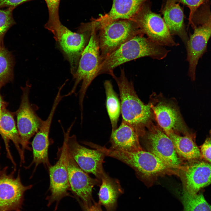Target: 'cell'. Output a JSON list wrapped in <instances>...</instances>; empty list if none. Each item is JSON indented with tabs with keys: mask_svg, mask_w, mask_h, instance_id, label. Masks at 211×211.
<instances>
[{
	"mask_svg": "<svg viewBox=\"0 0 211 211\" xmlns=\"http://www.w3.org/2000/svg\"><path fill=\"white\" fill-rule=\"evenodd\" d=\"M207 19L205 20V21L207 22L211 26V16H209Z\"/></svg>",
	"mask_w": 211,
	"mask_h": 211,
	"instance_id": "obj_34",
	"label": "cell"
},
{
	"mask_svg": "<svg viewBox=\"0 0 211 211\" xmlns=\"http://www.w3.org/2000/svg\"><path fill=\"white\" fill-rule=\"evenodd\" d=\"M139 135L131 126L122 121L120 126L112 130L110 149L117 151L132 152L142 149Z\"/></svg>",
	"mask_w": 211,
	"mask_h": 211,
	"instance_id": "obj_20",
	"label": "cell"
},
{
	"mask_svg": "<svg viewBox=\"0 0 211 211\" xmlns=\"http://www.w3.org/2000/svg\"><path fill=\"white\" fill-rule=\"evenodd\" d=\"M89 40L83 50L77 70L73 75L75 80L71 91L66 97L74 93L79 83L82 82L79 91V103L82 114L83 102L87 89L93 80L99 75V68L101 63L99 42L97 30L94 27H91Z\"/></svg>",
	"mask_w": 211,
	"mask_h": 211,
	"instance_id": "obj_4",
	"label": "cell"
},
{
	"mask_svg": "<svg viewBox=\"0 0 211 211\" xmlns=\"http://www.w3.org/2000/svg\"><path fill=\"white\" fill-rule=\"evenodd\" d=\"M5 168L0 172V211H21L25 192L32 185L24 186L22 183L18 171L17 177L10 174Z\"/></svg>",
	"mask_w": 211,
	"mask_h": 211,
	"instance_id": "obj_9",
	"label": "cell"
},
{
	"mask_svg": "<svg viewBox=\"0 0 211 211\" xmlns=\"http://www.w3.org/2000/svg\"><path fill=\"white\" fill-rule=\"evenodd\" d=\"M188 162L181 169L183 190L195 194L211 184V164L203 159Z\"/></svg>",
	"mask_w": 211,
	"mask_h": 211,
	"instance_id": "obj_13",
	"label": "cell"
},
{
	"mask_svg": "<svg viewBox=\"0 0 211 211\" xmlns=\"http://www.w3.org/2000/svg\"><path fill=\"white\" fill-rule=\"evenodd\" d=\"M31 87V85L28 81L24 87H21L22 94L21 103L19 108L14 113L21 140V149L24 153L25 149L31 150L28 145L29 140L39 130L44 121L37 115L35 108L29 101Z\"/></svg>",
	"mask_w": 211,
	"mask_h": 211,
	"instance_id": "obj_8",
	"label": "cell"
},
{
	"mask_svg": "<svg viewBox=\"0 0 211 211\" xmlns=\"http://www.w3.org/2000/svg\"><path fill=\"white\" fill-rule=\"evenodd\" d=\"M157 121L166 134L178 131L185 135L191 133L184 123L178 110L168 103L160 102L152 106ZM176 133V132H175Z\"/></svg>",
	"mask_w": 211,
	"mask_h": 211,
	"instance_id": "obj_17",
	"label": "cell"
},
{
	"mask_svg": "<svg viewBox=\"0 0 211 211\" xmlns=\"http://www.w3.org/2000/svg\"><path fill=\"white\" fill-rule=\"evenodd\" d=\"M98 35L102 61L122 44L135 36L144 35L133 20H119L99 27Z\"/></svg>",
	"mask_w": 211,
	"mask_h": 211,
	"instance_id": "obj_5",
	"label": "cell"
},
{
	"mask_svg": "<svg viewBox=\"0 0 211 211\" xmlns=\"http://www.w3.org/2000/svg\"><path fill=\"white\" fill-rule=\"evenodd\" d=\"M200 150L203 158L211 164V129L209 136L201 146Z\"/></svg>",
	"mask_w": 211,
	"mask_h": 211,
	"instance_id": "obj_29",
	"label": "cell"
},
{
	"mask_svg": "<svg viewBox=\"0 0 211 211\" xmlns=\"http://www.w3.org/2000/svg\"><path fill=\"white\" fill-rule=\"evenodd\" d=\"M193 27L194 32L190 35L186 46L187 59L189 64L188 74L192 81L195 79L198 62L205 50L211 36V26L205 21L201 25Z\"/></svg>",
	"mask_w": 211,
	"mask_h": 211,
	"instance_id": "obj_15",
	"label": "cell"
},
{
	"mask_svg": "<svg viewBox=\"0 0 211 211\" xmlns=\"http://www.w3.org/2000/svg\"><path fill=\"white\" fill-rule=\"evenodd\" d=\"M67 144L69 153L80 167L86 173L93 174L101 181L106 173L103 166L105 155L98 150L81 145L75 135L69 136Z\"/></svg>",
	"mask_w": 211,
	"mask_h": 211,
	"instance_id": "obj_10",
	"label": "cell"
},
{
	"mask_svg": "<svg viewBox=\"0 0 211 211\" xmlns=\"http://www.w3.org/2000/svg\"><path fill=\"white\" fill-rule=\"evenodd\" d=\"M98 193L99 203L103 205L107 211H114L119 196L123 193L119 181L112 178L106 173L101 179Z\"/></svg>",
	"mask_w": 211,
	"mask_h": 211,
	"instance_id": "obj_23",
	"label": "cell"
},
{
	"mask_svg": "<svg viewBox=\"0 0 211 211\" xmlns=\"http://www.w3.org/2000/svg\"><path fill=\"white\" fill-rule=\"evenodd\" d=\"M14 8L9 7L5 10L0 9V46H4V38L9 29L15 23L12 15Z\"/></svg>",
	"mask_w": 211,
	"mask_h": 211,
	"instance_id": "obj_28",
	"label": "cell"
},
{
	"mask_svg": "<svg viewBox=\"0 0 211 211\" xmlns=\"http://www.w3.org/2000/svg\"><path fill=\"white\" fill-rule=\"evenodd\" d=\"M58 41L60 47L69 61L71 73L76 72L81 54L89 40L91 30H79V33L72 31L62 24Z\"/></svg>",
	"mask_w": 211,
	"mask_h": 211,
	"instance_id": "obj_12",
	"label": "cell"
},
{
	"mask_svg": "<svg viewBox=\"0 0 211 211\" xmlns=\"http://www.w3.org/2000/svg\"><path fill=\"white\" fill-rule=\"evenodd\" d=\"M131 19L136 22L144 35L154 42L164 46L179 45L173 39L164 19L152 12L145 3Z\"/></svg>",
	"mask_w": 211,
	"mask_h": 211,
	"instance_id": "obj_7",
	"label": "cell"
},
{
	"mask_svg": "<svg viewBox=\"0 0 211 211\" xmlns=\"http://www.w3.org/2000/svg\"><path fill=\"white\" fill-rule=\"evenodd\" d=\"M146 142L148 151L174 167L182 168L181 159L175 149L173 142L166 133L153 128L147 134Z\"/></svg>",
	"mask_w": 211,
	"mask_h": 211,
	"instance_id": "obj_14",
	"label": "cell"
},
{
	"mask_svg": "<svg viewBox=\"0 0 211 211\" xmlns=\"http://www.w3.org/2000/svg\"><path fill=\"white\" fill-rule=\"evenodd\" d=\"M14 60L4 46H0V83L3 86L13 79Z\"/></svg>",
	"mask_w": 211,
	"mask_h": 211,
	"instance_id": "obj_26",
	"label": "cell"
},
{
	"mask_svg": "<svg viewBox=\"0 0 211 211\" xmlns=\"http://www.w3.org/2000/svg\"><path fill=\"white\" fill-rule=\"evenodd\" d=\"M72 125L65 132L63 130L64 139L59 158L56 164L48 168L50 178L49 189L50 195L47 197V206L55 202L56 210L60 200L63 198L71 196L68 191L70 189L67 169V157L68 152L67 141Z\"/></svg>",
	"mask_w": 211,
	"mask_h": 211,
	"instance_id": "obj_6",
	"label": "cell"
},
{
	"mask_svg": "<svg viewBox=\"0 0 211 211\" xmlns=\"http://www.w3.org/2000/svg\"><path fill=\"white\" fill-rule=\"evenodd\" d=\"M164 20L171 35H177L186 45L189 38L184 23L183 11L174 0H167L163 12Z\"/></svg>",
	"mask_w": 211,
	"mask_h": 211,
	"instance_id": "obj_21",
	"label": "cell"
},
{
	"mask_svg": "<svg viewBox=\"0 0 211 211\" xmlns=\"http://www.w3.org/2000/svg\"><path fill=\"white\" fill-rule=\"evenodd\" d=\"M14 113L6 108L2 111L0 118V135L4 140L6 149L7 157L16 166L9 149V142L12 141L19 153L21 162H24V153L22 151L21 146V140L16 126L14 118Z\"/></svg>",
	"mask_w": 211,
	"mask_h": 211,
	"instance_id": "obj_19",
	"label": "cell"
},
{
	"mask_svg": "<svg viewBox=\"0 0 211 211\" xmlns=\"http://www.w3.org/2000/svg\"><path fill=\"white\" fill-rule=\"evenodd\" d=\"M176 2H178L187 6L190 9L189 20L192 18L194 11L203 2L204 0H174Z\"/></svg>",
	"mask_w": 211,
	"mask_h": 211,
	"instance_id": "obj_30",
	"label": "cell"
},
{
	"mask_svg": "<svg viewBox=\"0 0 211 211\" xmlns=\"http://www.w3.org/2000/svg\"><path fill=\"white\" fill-rule=\"evenodd\" d=\"M144 34L133 37L120 46L106 57L99 68V75L104 74L112 76L116 67L126 62L141 58L149 57L161 60L169 52L164 46L153 41Z\"/></svg>",
	"mask_w": 211,
	"mask_h": 211,
	"instance_id": "obj_1",
	"label": "cell"
},
{
	"mask_svg": "<svg viewBox=\"0 0 211 211\" xmlns=\"http://www.w3.org/2000/svg\"><path fill=\"white\" fill-rule=\"evenodd\" d=\"M95 148L106 156L117 159L132 168L142 177L152 178L163 175L176 173L179 168L174 167L149 152L142 149L128 152L114 150L97 145Z\"/></svg>",
	"mask_w": 211,
	"mask_h": 211,
	"instance_id": "obj_3",
	"label": "cell"
},
{
	"mask_svg": "<svg viewBox=\"0 0 211 211\" xmlns=\"http://www.w3.org/2000/svg\"><path fill=\"white\" fill-rule=\"evenodd\" d=\"M48 11L49 18L45 28L53 34L55 40H59L60 36L61 26L59 16V6L60 0H44Z\"/></svg>",
	"mask_w": 211,
	"mask_h": 211,
	"instance_id": "obj_25",
	"label": "cell"
},
{
	"mask_svg": "<svg viewBox=\"0 0 211 211\" xmlns=\"http://www.w3.org/2000/svg\"><path fill=\"white\" fill-rule=\"evenodd\" d=\"M3 86L0 83V90L1 87ZM7 104L8 103L4 100L0 93V118L2 111L4 109L6 108Z\"/></svg>",
	"mask_w": 211,
	"mask_h": 211,
	"instance_id": "obj_33",
	"label": "cell"
},
{
	"mask_svg": "<svg viewBox=\"0 0 211 211\" xmlns=\"http://www.w3.org/2000/svg\"><path fill=\"white\" fill-rule=\"evenodd\" d=\"M104 85L106 96V108L113 130L118 127L121 113V103L110 81H106Z\"/></svg>",
	"mask_w": 211,
	"mask_h": 211,
	"instance_id": "obj_24",
	"label": "cell"
},
{
	"mask_svg": "<svg viewBox=\"0 0 211 211\" xmlns=\"http://www.w3.org/2000/svg\"><path fill=\"white\" fill-rule=\"evenodd\" d=\"M60 101L59 98H55L47 118L43 121L32 142L33 158L31 163L27 167L28 168L34 164L35 167L34 172L39 164H42L48 168L51 166L48 157V149L50 143L49 133L53 117Z\"/></svg>",
	"mask_w": 211,
	"mask_h": 211,
	"instance_id": "obj_16",
	"label": "cell"
},
{
	"mask_svg": "<svg viewBox=\"0 0 211 211\" xmlns=\"http://www.w3.org/2000/svg\"><path fill=\"white\" fill-rule=\"evenodd\" d=\"M182 201L184 211H211V205L201 193L192 194L183 190Z\"/></svg>",
	"mask_w": 211,
	"mask_h": 211,
	"instance_id": "obj_27",
	"label": "cell"
},
{
	"mask_svg": "<svg viewBox=\"0 0 211 211\" xmlns=\"http://www.w3.org/2000/svg\"></svg>",
	"mask_w": 211,
	"mask_h": 211,
	"instance_id": "obj_35",
	"label": "cell"
},
{
	"mask_svg": "<svg viewBox=\"0 0 211 211\" xmlns=\"http://www.w3.org/2000/svg\"><path fill=\"white\" fill-rule=\"evenodd\" d=\"M67 169L70 189L79 203L90 205L94 201L92 196L93 188L101 181L90 177L77 164L68 152Z\"/></svg>",
	"mask_w": 211,
	"mask_h": 211,
	"instance_id": "obj_11",
	"label": "cell"
},
{
	"mask_svg": "<svg viewBox=\"0 0 211 211\" xmlns=\"http://www.w3.org/2000/svg\"><path fill=\"white\" fill-rule=\"evenodd\" d=\"M147 0H113L110 11L95 19V21L101 26L115 20L131 19Z\"/></svg>",
	"mask_w": 211,
	"mask_h": 211,
	"instance_id": "obj_18",
	"label": "cell"
},
{
	"mask_svg": "<svg viewBox=\"0 0 211 211\" xmlns=\"http://www.w3.org/2000/svg\"><path fill=\"white\" fill-rule=\"evenodd\" d=\"M172 140L179 156L188 162L203 158L200 149L195 142V134L190 133L183 136L174 132L167 134Z\"/></svg>",
	"mask_w": 211,
	"mask_h": 211,
	"instance_id": "obj_22",
	"label": "cell"
},
{
	"mask_svg": "<svg viewBox=\"0 0 211 211\" xmlns=\"http://www.w3.org/2000/svg\"><path fill=\"white\" fill-rule=\"evenodd\" d=\"M84 211H103L101 205L94 201L91 204L87 205L79 203Z\"/></svg>",
	"mask_w": 211,
	"mask_h": 211,
	"instance_id": "obj_32",
	"label": "cell"
},
{
	"mask_svg": "<svg viewBox=\"0 0 211 211\" xmlns=\"http://www.w3.org/2000/svg\"><path fill=\"white\" fill-rule=\"evenodd\" d=\"M33 0H0V8L8 7L15 8L23 3Z\"/></svg>",
	"mask_w": 211,
	"mask_h": 211,
	"instance_id": "obj_31",
	"label": "cell"
},
{
	"mask_svg": "<svg viewBox=\"0 0 211 211\" xmlns=\"http://www.w3.org/2000/svg\"><path fill=\"white\" fill-rule=\"evenodd\" d=\"M112 77L115 81L119 90L122 121L132 127L139 136L143 134L142 128L152 116V105L145 104L138 98L132 83L126 77L124 69L120 74Z\"/></svg>",
	"mask_w": 211,
	"mask_h": 211,
	"instance_id": "obj_2",
	"label": "cell"
}]
</instances>
